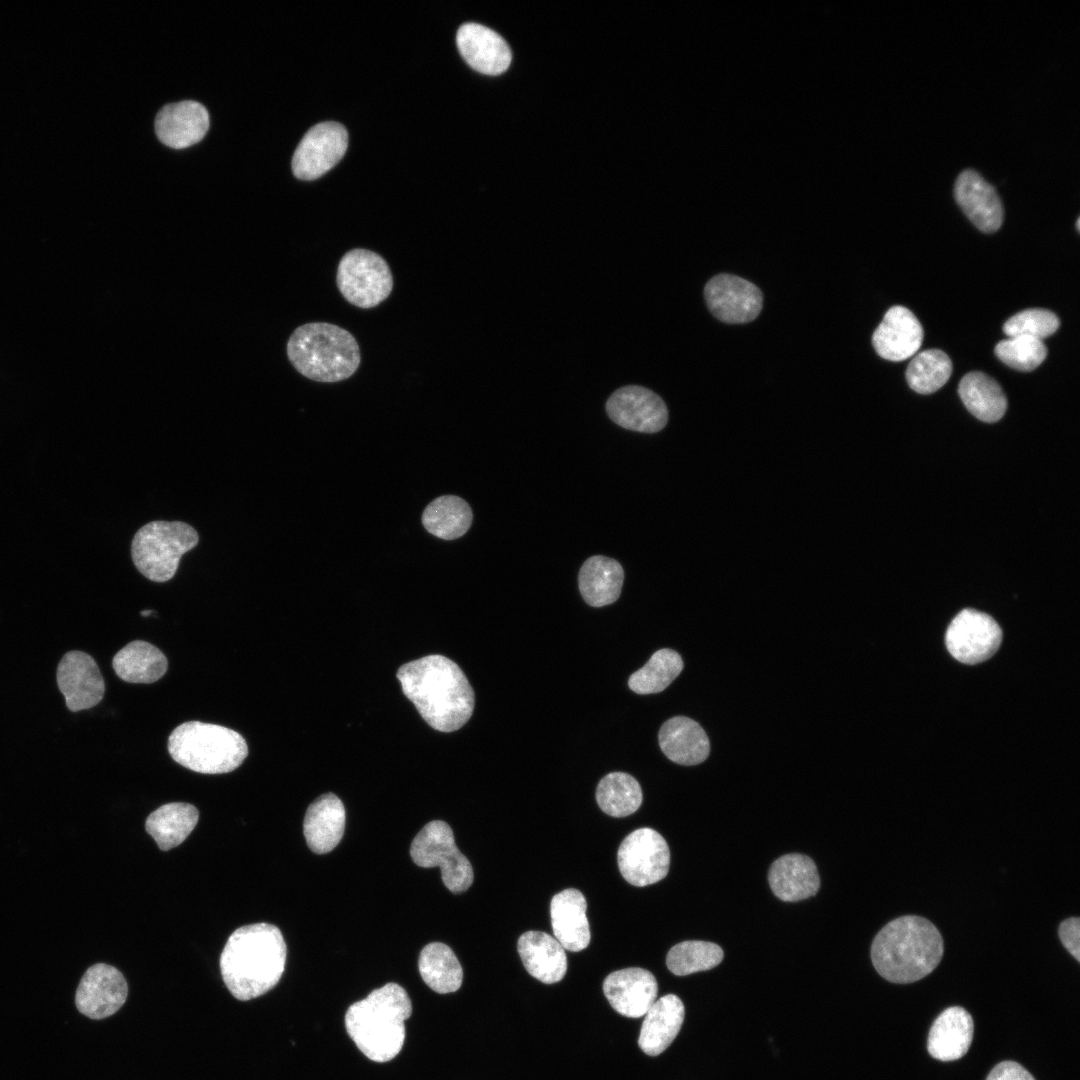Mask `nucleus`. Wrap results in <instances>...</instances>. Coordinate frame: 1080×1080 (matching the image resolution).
Masks as SVG:
<instances>
[{"label":"nucleus","mask_w":1080,"mask_h":1080,"mask_svg":"<svg viewBox=\"0 0 1080 1080\" xmlns=\"http://www.w3.org/2000/svg\"><path fill=\"white\" fill-rule=\"evenodd\" d=\"M638 1044L649 1056L665 1051L678 1035L684 1021L685 1009L675 994L656 1000L644 1015Z\"/></svg>","instance_id":"obj_27"},{"label":"nucleus","mask_w":1080,"mask_h":1080,"mask_svg":"<svg viewBox=\"0 0 1080 1080\" xmlns=\"http://www.w3.org/2000/svg\"><path fill=\"white\" fill-rule=\"evenodd\" d=\"M517 948L526 971L537 980L553 984L565 976V950L551 935L541 931H527L519 937Z\"/></svg>","instance_id":"obj_26"},{"label":"nucleus","mask_w":1080,"mask_h":1080,"mask_svg":"<svg viewBox=\"0 0 1080 1080\" xmlns=\"http://www.w3.org/2000/svg\"><path fill=\"white\" fill-rule=\"evenodd\" d=\"M994 351L1004 364L1023 372L1036 369L1047 356V348L1042 340L1023 335L998 342Z\"/></svg>","instance_id":"obj_39"},{"label":"nucleus","mask_w":1080,"mask_h":1080,"mask_svg":"<svg viewBox=\"0 0 1080 1080\" xmlns=\"http://www.w3.org/2000/svg\"><path fill=\"white\" fill-rule=\"evenodd\" d=\"M958 393L967 410L981 421L996 422L1006 412L1007 399L1001 386L983 372L964 375Z\"/></svg>","instance_id":"obj_32"},{"label":"nucleus","mask_w":1080,"mask_h":1080,"mask_svg":"<svg viewBox=\"0 0 1080 1080\" xmlns=\"http://www.w3.org/2000/svg\"><path fill=\"white\" fill-rule=\"evenodd\" d=\"M586 908V899L577 889L568 888L553 896L550 903L552 930L564 949L579 952L589 945L591 933Z\"/></svg>","instance_id":"obj_22"},{"label":"nucleus","mask_w":1080,"mask_h":1080,"mask_svg":"<svg viewBox=\"0 0 1080 1080\" xmlns=\"http://www.w3.org/2000/svg\"><path fill=\"white\" fill-rule=\"evenodd\" d=\"M1059 325V318L1052 311L1030 308L1010 317L1003 325V332L1009 337L1023 335L1043 340L1055 333Z\"/></svg>","instance_id":"obj_40"},{"label":"nucleus","mask_w":1080,"mask_h":1080,"mask_svg":"<svg viewBox=\"0 0 1080 1080\" xmlns=\"http://www.w3.org/2000/svg\"><path fill=\"white\" fill-rule=\"evenodd\" d=\"M345 808L333 793H326L312 802L305 814L303 832L310 850L325 854L333 850L343 837Z\"/></svg>","instance_id":"obj_23"},{"label":"nucleus","mask_w":1080,"mask_h":1080,"mask_svg":"<svg viewBox=\"0 0 1080 1080\" xmlns=\"http://www.w3.org/2000/svg\"><path fill=\"white\" fill-rule=\"evenodd\" d=\"M704 297L710 312L729 324L754 320L763 303L762 293L756 285L731 274L711 278L704 288Z\"/></svg>","instance_id":"obj_13"},{"label":"nucleus","mask_w":1080,"mask_h":1080,"mask_svg":"<svg viewBox=\"0 0 1080 1080\" xmlns=\"http://www.w3.org/2000/svg\"><path fill=\"white\" fill-rule=\"evenodd\" d=\"M658 741L662 752L681 765H697L709 755L710 743L703 728L685 716L668 719L660 728Z\"/></svg>","instance_id":"obj_28"},{"label":"nucleus","mask_w":1080,"mask_h":1080,"mask_svg":"<svg viewBox=\"0 0 1080 1080\" xmlns=\"http://www.w3.org/2000/svg\"><path fill=\"white\" fill-rule=\"evenodd\" d=\"M1059 938L1063 946L1079 962L1080 961V919L1071 917L1062 921L1058 929Z\"/></svg>","instance_id":"obj_41"},{"label":"nucleus","mask_w":1080,"mask_h":1080,"mask_svg":"<svg viewBox=\"0 0 1080 1080\" xmlns=\"http://www.w3.org/2000/svg\"><path fill=\"white\" fill-rule=\"evenodd\" d=\"M287 948L281 931L269 923L236 929L220 956V970L230 993L238 1000L259 997L281 979Z\"/></svg>","instance_id":"obj_2"},{"label":"nucleus","mask_w":1080,"mask_h":1080,"mask_svg":"<svg viewBox=\"0 0 1080 1080\" xmlns=\"http://www.w3.org/2000/svg\"><path fill=\"white\" fill-rule=\"evenodd\" d=\"M952 362L939 349L924 350L915 355L906 369L910 388L920 394H931L940 389L950 378Z\"/></svg>","instance_id":"obj_37"},{"label":"nucleus","mask_w":1080,"mask_h":1080,"mask_svg":"<svg viewBox=\"0 0 1080 1080\" xmlns=\"http://www.w3.org/2000/svg\"><path fill=\"white\" fill-rule=\"evenodd\" d=\"M286 353L298 373L323 383L348 379L361 362L355 337L328 322H309L297 327L287 341Z\"/></svg>","instance_id":"obj_5"},{"label":"nucleus","mask_w":1080,"mask_h":1080,"mask_svg":"<svg viewBox=\"0 0 1080 1080\" xmlns=\"http://www.w3.org/2000/svg\"><path fill=\"white\" fill-rule=\"evenodd\" d=\"M117 676L128 683H153L167 671L166 656L156 646L135 640L120 649L112 660Z\"/></svg>","instance_id":"obj_30"},{"label":"nucleus","mask_w":1080,"mask_h":1080,"mask_svg":"<svg viewBox=\"0 0 1080 1080\" xmlns=\"http://www.w3.org/2000/svg\"><path fill=\"white\" fill-rule=\"evenodd\" d=\"M596 801L600 809L609 816L625 817L640 807L642 790L638 781L630 774L612 772L598 783Z\"/></svg>","instance_id":"obj_35"},{"label":"nucleus","mask_w":1080,"mask_h":1080,"mask_svg":"<svg viewBox=\"0 0 1080 1080\" xmlns=\"http://www.w3.org/2000/svg\"><path fill=\"white\" fill-rule=\"evenodd\" d=\"M1002 641L998 623L988 614L964 609L947 628L945 642L949 653L964 664H978L991 658Z\"/></svg>","instance_id":"obj_11"},{"label":"nucleus","mask_w":1080,"mask_h":1080,"mask_svg":"<svg viewBox=\"0 0 1080 1080\" xmlns=\"http://www.w3.org/2000/svg\"><path fill=\"white\" fill-rule=\"evenodd\" d=\"M617 861L623 878L634 886L643 887L666 877L670 851L661 834L644 827L624 838L618 849Z\"/></svg>","instance_id":"obj_10"},{"label":"nucleus","mask_w":1080,"mask_h":1080,"mask_svg":"<svg viewBox=\"0 0 1080 1080\" xmlns=\"http://www.w3.org/2000/svg\"><path fill=\"white\" fill-rule=\"evenodd\" d=\"M397 678L404 695L435 730L461 728L474 709V692L461 668L443 655H428L402 665Z\"/></svg>","instance_id":"obj_1"},{"label":"nucleus","mask_w":1080,"mask_h":1080,"mask_svg":"<svg viewBox=\"0 0 1080 1080\" xmlns=\"http://www.w3.org/2000/svg\"><path fill=\"white\" fill-rule=\"evenodd\" d=\"M623 581L624 571L621 564L602 555L588 558L578 575L580 593L592 607L614 603L620 596Z\"/></svg>","instance_id":"obj_29"},{"label":"nucleus","mask_w":1080,"mask_h":1080,"mask_svg":"<svg viewBox=\"0 0 1080 1080\" xmlns=\"http://www.w3.org/2000/svg\"><path fill=\"white\" fill-rule=\"evenodd\" d=\"M1079 223H1080V219L1078 218V219H1077V222H1076V228H1077V230H1078V231L1080 230V225H1079Z\"/></svg>","instance_id":"obj_44"},{"label":"nucleus","mask_w":1080,"mask_h":1080,"mask_svg":"<svg viewBox=\"0 0 1080 1080\" xmlns=\"http://www.w3.org/2000/svg\"><path fill=\"white\" fill-rule=\"evenodd\" d=\"M336 283L344 299L361 309L386 300L393 289V275L386 260L365 248L347 251L340 259Z\"/></svg>","instance_id":"obj_8"},{"label":"nucleus","mask_w":1080,"mask_h":1080,"mask_svg":"<svg viewBox=\"0 0 1080 1080\" xmlns=\"http://www.w3.org/2000/svg\"><path fill=\"white\" fill-rule=\"evenodd\" d=\"M168 752L183 767L202 774H223L238 768L248 755L241 734L216 724L188 721L168 738Z\"/></svg>","instance_id":"obj_6"},{"label":"nucleus","mask_w":1080,"mask_h":1080,"mask_svg":"<svg viewBox=\"0 0 1080 1080\" xmlns=\"http://www.w3.org/2000/svg\"><path fill=\"white\" fill-rule=\"evenodd\" d=\"M768 880L773 893L786 902H795L815 895L820 878L814 861L802 854L781 856L770 867Z\"/></svg>","instance_id":"obj_25"},{"label":"nucleus","mask_w":1080,"mask_h":1080,"mask_svg":"<svg viewBox=\"0 0 1080 1080\" xmlns=\"http://www.w3.org/2000/svg\"><path fill=\"white\" fill-rule=\"evenodd\" d=\"M723 950L715 943L689 940L674 945L666 956L668 969L685 976L714 968L723 959Z\"/></svg>","instance_id":"obj_38"},{"label":"nucleus","mask_w":1080,"mask_h":1080,"mask_svg":"<svg viewBox=\"0 0 1080 1080\" xmlns=\"http://www.w3.org/2000/svg\"><path fill=\"white\" fill-rule=\"evenodd\" d=\"M986 1080H1035L1034 1077L1019 1063L1003 1061L997 1064L989 1073Z\"/></svg>","instance_id":"obj_42"},{"label":"nucleus","mask_w":1080,"mask_h":1080,"mask_svg":"<svg viewBox=\"0 0 1080 1080\" xmlns=\"http://www.w3.org/2000/svg\"><path fill=\"white\" fill-rule=\"evenodd\" d=\"M209 128V114L196 101H181L164 106L155 118L158 139L174 149L187 148L199 142Z\"/></svg>","instance_id":"obj_21"},{"label":"nucleus","mask_w":1080,"mask_h":1080,"mask_svg":"<svg viewBox=\"0 0 1080 1080\" xmlns=\"http://www.w3.org/2000/svg\"><path fill=\"white\" fill-rule=\"evenodd\" d=\"M411 1013V1001L404 988L387 983L348 1008L345 1026L350 1038L367 1058L383 1063L401 1051L405 1040L404 1021Z\"/></svg>","instance_id":"obj_4"},{"label":"nucleus","mask_w":1080,"mask_h":1080,"mask_svg":"<svg viewBox=\"0 0 1080 1080\" xmlns=\"http://www.w3.org/2000/svg\"><path fill=\"white\" fill-rule=\"evenodd\" d=\"M943 956V939L932 922L917 915L885 925L871 945L876 971L893 983H912L930 974Z\"/></svg>","instance_id":"obj_3"},{"label":"nucleus","mask_w":1080,"mask_h":1080,"mask_svg":"<svg viewBox=\"0 0 1080 1080\" xmlns=\"http://www.w3.org/2000/svg\"><path fill=\"white\" fill-rule=\"evenodd\" d=\"M956 202L982 232L994 233L1003 223L1004 210L995 188L978 172L962 171L954 185Z\"/></svg>","instance_id":"obj_18"},{"label":"nucleus","mask_w":1080,"mask_h":1080,"mask_svg":"<svg viewBox=\"0 0 1080 1080\" xmlns=\"http://www.w3.org/2000/svg\"><path fill=\"white\" fill-rule=\"evenodd\" d=\"M127 982L115 967L97 963L82 976L75 994V1004L83 1015L103 1019L116 1013L125 1003Z\"/></svg>","instance_id":"obj_16"},{"label":"nucleus","mask_w":1080,"mask_h":1080,"mask_svg":"<svg viewBox=\"0 0 1080 1080\" xmlns=\"http://www.w3.org/2000/svg\"><path fill=\"white\" fill-rule=\"evenodd\" d=\"M418 968L423 981L437 993H451L461 987V964L452 949L444 943L427 944L420 952Z\"/></svg>","instance_id":"obj_34"},{"label":"nucleus","mask_w":1080,"mask_h":1080,"mask_svg":"<svg viewBox=\"0 0 1080 1080\" xmlns=\"http://www.w3.org/2000/svg\"><path fill=\"white\" fill-rule=\"evenodd\" d=\"M463 59L476 71L487 75L505 72L512 59L505 40L492 29L477 23L460 26L456 36Z\"/></svg>","instance_id":"obj_20"},{"label":"nucleus","mask_w":1080,"mask_h":1080,"mask_svg":"<svg viewBox=\"0 0 1080 1080\" xmlns=\"http://www.w3.org/2000/svg\"><path fill=\"white\" fill-rule=\"evenodd\" d=\"M923 328L916 316L906 307L892 306L872 336L877 354L889 361H902L913 356L921 347Z\"/></svg>","instance_id":"obj_19"},{"label":"nucleus","mask_w":1080,"mask_h":1080,"mask_svg":"<svg viewBox=\"0 0 1080 1080\" xmlns=\"http://www.w3.org/2000/svg\"><path fill=\"white\" fill-rule=\"evenodd\" d=\"M473 519L469 504L455 495H443L430 502L422 514L424 528L433 536L454 540L463 536Z\"/></svg>","instance_id":"obj_33"},{"label":"nucleus","mask_w":1080,"mask_h":1080,"mask_svg":"<svg viewBox=\"0 0 1080 1080\" xmlns=\"http://www.w3.org/2000/svg\"><path fill=\"white\" fill-rule=\"evenodd\" d=\"M57 685L72 712L90 709L103 698L105 683L95 660L83 651L64 654L56 671Z\"/></svg>","instance_id":"obj_15"},{"label":"nucleus","mask_w":1080,"mask_h":1080,"mask_svg":"<svg viewBox=\"0 0 1080 1080\" xmlns=\"http://www.w3.org/2000/svg\"><path fill=\"white\" fill-rule=\"evenodd\" d=\"M199 542L197 531L182 521H152L134 535L131 557L137 570L154 582L175 575L180 559Z\"/></svg>","instance_id":"obj_7"},{"label":"nucleus","mask_w":1080,"mask_h":1080,"mask_svg":"<svg viewBox=\"0 0 1080 1080\" xmlns=\"http://www.w3.org/2000/svg\"><path fill=\"white\" fill-rule=\"evenodd\" d=\"M683 669L681 656L674 650H657L648 662L631 674L629 688L637 694L659 693L667 688Z\"/></svg>","instance_id":"obj_36"},{"label":"nucleus","mask_w":1080,"mask_h":1080,"mask_svg":"<svg viewBox=\"0 0 1080 1080\" xmlns=\"http://www.w3.org/2000/svg\"><path fill=\"white\" fill-rule=\"evenodd\" d=\"M606 411L617 425L642 433L658 432L668 421V410L662 398L637 385L624 386L613 392L606 402Z\"/></svg>","instance_id":"obj_14"},{"label":"nucleus","mask_w":1080,"mask_h":1080,"mask_svg":"<svg viewBox=\"0 0 1080 1080\" xmlns=\"http://www.w3.org/2000/svg\"><path fill=\"white\" fill-rule=\"evenodd\" d=\"M974 1024L971 1015L959 1006L945 1009L933 1022L927 1042L929 1054L940 1061L960 1059L969 1050Z\"/></svg>","instance_id":"obj_24"},{"label":"nucleus","mask_w":1080,"mask_h":1080,"mask_svg":"<svg viewBox=\"0 0 1080 1080\" xmlns=\"http://www.w3.org/2000/svg\"><path fill=\"white\" fill-rule=\"evenodd\" d=\"M199 818L195 806L172 802L160 806L146 819L145 828L158 847L167 851L180 845L192 832Z\"/></svg>","instance_id":"obj_31"},{"label":"nucleus","mask_w":1080,"mask_h":1080,"mask_svg":"<svg viewBox=\"0 0 1080 1080\" xmlns=\"http://www.w3.org/2000/svg\"><path fill=\"white\" fill-rule=\"evenodd\" d=\"M410 855L420 867H440L442 881L452 893L464 892L473 883L471 863L457 848L453 831L444 821L427 823L413 839Z\"/></svg>","instance_id":"obj_9"},{"label":"nucleus","mask_w":1080,"mask_h":1080,"mask_svg":"<svg viewBox=\"0 0 1080 1080\" xmlns=\"http://www.w3.org/2000/svg\"><path fill=\"white\" fill-rule=\"evenodd\" d=\"M348 146V133L337 122L319 123L304 135L292 158L293 174L301 180H314L333 168Z\"/></svg>","instance_id":"obj_12"},{"label":"nucleus","mask_w":1080,"mask_h":1080,"mask_svg":"<svg viewBox=\"0 0 1080 1080\" xmlns=\"http://www.w3.org/2000/svg\"><path fill=\"white\" fill-rule=\"evenodd\" d=\"M151 613H152V610H143V611H141V615L144 616V617L149 616Z\"/></svg>","instance_id":"obj_43"},{"label":"nucleus","mask_w":1080,"mask_h":1080,"mask_svg":"<svg viewBox=\"0 0 1080 1080\" xmlns=\"http://www.w3.org/2000/svg\"><path fill=\"white\" fill-rule=\"evenodd\" d=\"M658 991L654 975L643 968L631 967L610 973L603 982V992L619 1014L639 1018L656 1001Z\"/></svg>","instance_id":"obj_17"}]
</instances>
